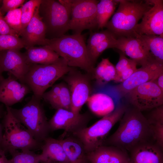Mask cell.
Returning <instances> with one entry per match:
<instances>
[{"label": "cell", "mask_w": 163, "mask_h": 163, "mask_svg": "<svg viewBox=\"0 0 163 163\" xmlns=\"http://www.w3.org/2000/svg\"><path fill=\"white\" fill-rule=\"evenodd\" d=\"M3 72L2 71L0 66V79H1L3 77L2 75V74Z\"/></svg>", "instance_id": "7bdbcfd3"}, {"label": "cell", "mask_w": 163, "mask_h": 163, "mask_svg": "<svg viewBox=\"0 0 163 163\" xmlns=\"http://www.w3.org/2000/svg\"><path fill=\"white\" fill-rule=\"evenodd\" d=\"M39 12L46 27L47 39L59 37L69 30L70 13L58 0H42Z\"/></svg>", "instance_id": "ba28073f"}, {"label": "cell", "mask_w": 163, "mask_h": 163, "mask_svg": "<svg viewBox=\"0 0 163 163\" xmlns=\"http://www.w3.org/2000/svg\"><path fill=\"white\" fill-rule=\"evenodd\" d=\"M137 64H135L125 70L117 75L114 82L116 83H122L128 78L137 69Z\"/></svg>", "instance_id": "8d00e7d4"}, {"label": "cell", "mask_w": 163, "mask_h": 163, "mask_svg": "<svg viewBox=\"0 0 163 163\" xmlns=\"http://www.w3.org/2000/svg\"><path fill=\"white\" fill-rule=\"evenodd\" d=\"M39 6L35 9L28 25L19 34L26 49L36 45L44 46L47 44L46 27L39 14Z\"/></svg>", "instance_id": "ac0fdd59"}, {"label": "cell", "mask_w": 163, "mask_h": 163, "mask_svg": "<svg viewBox=\"0 0 163 163\" xmlns=\"http://www.w3.org/2000/svg\"><path fill=\"white\" fill-rule=\"evenodd\" d=\"M42 0H30L23 4L21 7L22 31L26 27L30 22L35 9L40 6Z\"/></svg>", "instance_id": "f546056e"}, {"label": "cell", "mask_w": 163, "mask_h": 163, "mask_svg": "<svg viewBox=\"0 0 163 163\" xmlns=\"http://www.w3.org/2000/svg\"><path fill=\"white\" fill-rule=\"evenodd\" d=\"M70 12L69 30L73 34H82L85 30L98 28L96 0H69Z\"/></svg>", "instance_id": "9c48e42d"}, {"label": "cell", "mask_w": 163, "mask_h": 163, "mask_svg": "<svg viewBox=\"0 0 163 163\" xmlns=\"http://www.w3.org/2000/svg\"><path fill=\"white\" fill-rule=\"evenodd\" d=\"M40 163H66L52 162V161H42L40 162Z\"/></svg>", "instance_id": "b9f144b4"}, {"label": "cell", "mask_w": 163, "mask_h": 163, "mask_svg": "<svg viewBox=\"0 0 163 163\" xmlns=\"http://www.w3.org/2000/svg\"><path fill=\"white\" fill-rule=\"evenodd\" d=\"M115 48L141 66L156 62L143 43L135 37H117Z\"/></svg>", "instance_id": "4fadbf2b"}, {"label": "cell", "mask_w": 163, "mask_h": 163, "mask_svg": "<svg viewBox=\"0 0 163 163\" xmlns=\"http://www.w3.org/2000/svg\"><path fill=\"white\" fill-rule=\"evenodd\" d=\"M46 46L62 58L69 66L78 67L92 74L94 65L89 57L83 35L65 34L48 39Z\"/></svg>", "instance_id": "3957f363"}, {"label": "cell", "mask_w": 163, "mask_h": 163, "mask_svg": "<svg viewBox=\"0 0 163 163\" xmlns=\"http://www.w3.org/2000/svg\"><path fill=\"white\" fill-rule=\"evenodd\" d=\"M23 48H24V43L19 36L0 35V52L11 49L20 50Z\"/></svg>", "instance_id": "4dcf8cb0"}, {"label": "cell", "mask_w": 163, "mask_h": 163, "mask_svg": "<svg viewBox=\"0 0 163 163\" xmlns=\"http://www.w3.org/2000/svg\"><path fill=\"white\" fill-rule=\"evenodd\" d=\"M23 54L27 62L31 64H50L56 62L60 57L46 46L30 47L26 49Z\"/></svg>", "instance_id": "44dd1931"}, {"label": "cell", "mask_w": 163, "mask_h": 163, "mask_svg": "<svg viewBox=\"0 0 163 163\" xmlns=\"http://www.w3.org/2000/svg\"><path fill=\"white\" fill-rule=\"evenodd\" d=\"M69 163H89L84 147L77 138L59 139Z\"/></svg>", "instance_id": "603a6c76"}, {"label": "cell", "mask_w": 163, "mask_h": 163, "mask_svg": "<svg viewBox=\"0 0 163 163\" xmlns=\"http://www.w3.org/2000/svg\"><path fill=\"white\" fill-rule=\"evenodd\" d=\"M41 99L33 94L30 100L21 108L10 107V109L15 118L34 138L42 143L47 137L50 130Z\"/></svg>", "instance_id": "8992f818"}, {"label": "cell", "mask_w": 163, "mask_h": 163, "mask_svg": "<svg viewBox=\"0 0 163 163\" xmlns=\"http://www.w3.org/2000/svg\"><path fill=\"white\" fill-rule=\"evenodd\" d=\"M5 153L2 149H0V163H11V159L7 158Z\"/></svg>", "instance_id": "ab89813d"}, {"label": "cell", "mask_w": 163, "mask_h": 163, "mask_svg": "<svg viewBox=\"0 0 163 163\" xmlns=\"http://www.w3.org/2000/svg\"><path fill=\"white\" fill-rule=\"evenodd\" d=\"M43 142L41 149L43 161L69 163L59 139L47 137Z\"/></svg>", "instance_id": "cb8c5ba5"}, {"label": "cell", "mask_w": 163, "mask_h": 163, "mask_svg": "<svg viewBox=\"0 0 163 163\" xmlns=\"http://www.w3.org/2000/svg\"><path fill=\"white\" fill-rule=\"evenodd\" d=\"M88 121L86 114L60 108L57 110L48 121V125L50 131L62 129L73 134L87 127Z\"/></svg>", "instance_id": "8fae6325"}, {"label": "cell", "mask_w": 163, "mask_h": 163, "mask_svg": "<svg viewBox=\"0 0 163 163\" xmlns=\"http://www.w3.org/2000/svg\"><path fill=\"white\" fill-rule=\"evenodd\" d=\"M134 37L139 39L150 52L155 61L163 65V37L152 35L135 34Z\"/></svg>", "instance_id": "484cf974"}, {"label": "cell", "mask_w": 163, "mask_h": 163, "mask_svg": "<svg viewBox=\"0 0 163 163\" xmlns=\"http://www.w3.org/2000/svg\"><path fill=\"white\" fill-rule=\"evenodd\" d=\"M11 163H40L43 160L42 155L33 151L26 150L19 152L16 150L10 154Z\"/></svg>", "instance_id": "f1b7e54d"}, {"label": "cell", "mask_w": 163, "mask_h": 163, "mask_svg": "<svg viewBox=\"0 0 163 163\" xmlns=\"http://www.w3.org/2000/svg\"><path fill=\"white\" fill-rule=\"evenodd\" d=\"M126 109L124 105L118 106L112 112L91 126L73 134L82 143L86 153L103 145L110 130L121 119Z\"/></svg>", "instance_id": "52a82bcc"}, {"label": "cell", "mask_w": 163, "mask_h": 163, "mask_svg": "<svg viewBox=\"0 0 163 163\" xmlns=\"http://www.w3.org/2000/svg\"><path fill=\"white\" fill-rule=\"evenodd\" d=\"M92 74L97 83L100 85L111 81L114 82L117 76L115 66L108 58H103L96 67H94Z\"/></svg>", "instance_id": "d4e9b609"}, {"label": "cell", "mask_w": 163, "mask_h": 163, "mask_svg": "<svg viewBox=\"0 0 163 163\" xmlns=\"http://www.w3.org/2000/svg\"><path fill=\"white\" fill-rule=\"evenodd\" d=\"M89 163H128L130 160L127 152L117 147L102 145L86 153Z\"/></svg>", "instance_id": "d6986e66"}, {"label": "cell", "mask_w": 163, "mask_h": 163, "mask_svg": "<svg viewBox=\"0 0 163 163\" xmlns=\"http://www.w3.org/2000/svg\"><path fill=\"white\" fill-rule=\"evenodd\" d=\"M86 103L91 112L99 117L106 116L115 109V104L112 98L104 93L93 94L89 96Z\"/></svg>", "instance_id": "7402d4cb"}, {"label": "cell", "mask_w": 163, "mask_h": 163, "mask_svg": "<svg viewBox=\"0 0 163 163\" xmlns=\"http://www.w3.org/2000/svg\"><path fill=\"white\" fill-rule=\"evenodd\" d=\"M153 82L163 91V71L151 80Z\"/></svg>", "instance_id": "f35d334b"}, {"label": "cell", "mask_w": 163, "mask_h": 163, "mask_svg": "<svg viewBox=\"0 0 163 163\" xmlns=\"http://www.w3.org/2000/svg\"><path fill=\"white\" fill-rule=\"evenodd\" d=\"M118 1V8L105 27L117 38L134 37L139 21L152 6L151 0Z\"/></svg>", "instance_id": "7a4b0ae2"}, {"label": "cell", "mask_w": 163, "mask_h": 163, "mask_svg": "<svg viewBox=\"0 0 163 163\" xmlns=\"http://www.w3.org/2000/svg\"><path fill=\"white\" fill-rule=\"evenodd\" d=\"M3 122L4 132L1 144L2 149L10 154L20 149L31 151L41 149L42 143L36 140L29 131L15 118L10 107L6 106Z\"/></svg>", "instance_id": "277c9868"}, {"label": "cell", "mask_w": 163, "mask_h": 163, "mask_svg": "<svg viewBox=\"0 0 163 163\" xmlns=\"http://www.w3.org/2000/svg\"><path fill=\"white\" fill-rule=\"evenodd\" d=\"M11 34L19 36L11 28L5 20L0 7V35Z\"/></svg>", "instance_id": "74e56055"}, {"label": "cell", "mask_w": 163, "mask_h": 163, "mask_svg": "<svg viewBox=\"0 0 163 163\" xmlns=\"http://www.w3.org/2000/svg\"><path fill=\"white\" fill-rule=\"evenodd\" d=\"M61 83L53 86L49 91L43 94L42 98L48 102L52 106L57 101L60 94Z\"/></svg>", "instance_id": "836d02e7"}, {"label": "cell", "mask_w": 163, "mask_h": 163, "mask_svg": "<svg viewBox=\"0 0 163 163\" xmlns=\"http://www.w3.org/2000/svg\"><path fill=\"white\" fill-rule=\"evenodd\" d=\"M4 18L11 28L19 36L22 31L21 8L8 12Z\"/></svg>", "instance_id": "d6a6232c"}, {"label": "cell", "mask_w": 163, "mask_h": 163, "mask_svg": "<svg viewBox=\"0 0 163 163\" xmlns=\"http://www.w3.org/2000/svg\"><path fill=\"white\" fill-rule=\"evenodd\" d=\"M162 150L154 143L140 145L130 152L133 163H163Z\"/></svg>", "instance_id": "ffe728a7"}, {"label": "cell", "mask_w": 163, "mask_h": 163, "mask_svg": "<svg viewBox=\"0 0 163 163\" xmlns=\"http://www.w3.org/2000/svg\"><path fill=\"white\" fill-rule=\"evenodd\" d=\"M117 42V38L114 36L98 42L88 51L89 57L93 63L94 64L97 58L105 50L110 48H115Z\"/></svg>", "instance_id": "83f0119b"}, {"label": "cell", "mask_w": 163, "mask_h": 163, "mask_svg": "<svg viewBox=\"0 0 163 163\" xmlns=\"http://www.w3.org/2000/svg\"><path fill=\"white\" fill-rule=\"evenodd\" d=\"M25 0H3L0 8L1 12L3 15L6 13L16 9L22 6L25 2Z\"/></svg>", "instance_id": "d590c367"}, {"label": "cell", "mask_w": 163, "mask_h": 163, "mask_svg": "<svg viewBox=\"0 0 163 163\" xmlns=\"http://www.w3.org/2000/svg\"><path fill=\"white\" fill-rule=\"evenodd\" d=\"M2 111V108L0 105V116ZM2 127L0 123V149H2L1 144L3 134L2 132Z\"/></svg>", "instance_id": "60d3db41"}, {"label": "cell", "mask_w": 163, "mask_h": 163, "mask_svg": "<svg viewBox=\"0 0 163 163\" xmlns=\"http://www.w3.org/2000/svg\"><path fill=\"white\" fill-rule=\"evenodd\" d=\"M118 4V0H101L99 1L97 6L98 29H102L105 27Z\"/></svg>", "instance_id": "4316f807"}, {"label": "cell", "mask_w": 163, "mask_h": 163, "mask_svg": "<svg viewBox=\"0 0 163 163\" xmlns=\"http://www.w3.org/2000/svg\"><path fill=\"white\" fill-rule=\"evenodd\" d=\"M126 96L133 107L141 112L163 104V91L152 81L138 86Z\"/></svg>", "instance_id": "30bf717a"}, {"label": "cell", "mask_w": 163, "mask_h": 163, "mask_svg": "<svg viewBox=\"0 0 163 163\" xmlns=\"http://www.w3.org/2000/svg\"><path fill=\"white\" fill-rule=\"evenodd\" d=\"M69 72L71 74L65 79L71 95V111L78 113L90 96L91 85L86 76L73 69Z\"/></svg>", "instance_id": "7c38bea8"}, {"label": "cell", "mask_w": 163, "mask_h": 163, "mask_svg": "<svg viewBox=\"0 0 163 163\" xmlns=\"http://www.w3.org/2000/svg\"><path fill=\"white\" fill-rule=\"evenodd\" d=\"M163 71V65L157 62L141 66L137 69L127 79L116 86V89L121 97L138 86L152 80Z\"/></svg>", "instance_id": "2e32d148"}, {"label": "cell", "mask_w": 163, "mask_h": 163, "mask_svg": "<svg viewBox=\"0 0 163 163\" xmlns=\"http://www.w3.org/2000/svg\"><path fill=\"white\" fill-rule=\"evenodd\" d=\"M20 50L11 49L0 52V66L3 72H7L24 84L25 77L31 64L26 61Z\"/></svg>", "instance_id": "9a60e30c"}, {"label": "cell", "mask_w": 163, "mask_h": 163, "mask_svg": "<svg viewBox=\"0 0 163 163\" xmlns=\"http://www.w3.org/2000/svg\"><path fill=\"white\" fill-rule=\"evenodd\" d=\"M128 163H133L130 160V161Z\"/></svg>", "instance_id": "ee69618b"}, {"label": "cell", "mask_w": 163, "mask_h": 163, "mask_svg": "<svg viewBox=\"0 0 163 163\" xmlns=\"http://www.w3.org/2000/svg\"><path fill=\"white\" fill-rule=\"evenodd\" d=\"M119 58L118 62L115 66L117 75L131 66L137 63L134 60L127 58L122 52L118 50Z\"/></svg>", "instance_id": "e575fe53"}, {"label": "cell", "mask_w": 163, "mask_h": 163, "mask_svg": "<svg viewBox=\"0 0 163 163\" xmlns=\"http://www.w3.org/2000/svg\"><path fill=\"white\" fill-rule=\"evenodd\" d=\"M116 131L106 139L103 145H112L126 152L149 143H154L152 130L142 112L133 107L126 109Z\"/></svg>", "instance_id": "6da1fadb"}, {"label": "cell", "mask_w": 163, "mask_h": 163, "mask_svg": "<svg viewBox=\"0 0 163 163\" xmlns=\"http://www.w3.org/2000/svg\"><path fill=\"white\" fill-rule=\"evenodd\" d=\"M151 1L152 6L144 14L141 21L137 25L135 34L163 37V1Z\"/></svg>", "instance_id": "5bb4252c"}, {"label": "cell", "mask_w": 163, "mask_h": 163, "mask_svg": "<svg viewBox=\"0 0 163 163\" xmlns=\"http://www.w3.org/2000/svg\"><path fill=\"white\" fill-rule=\"evenodd\" d=\"M52 107L56 110L61 108L71 110V97L67 85L61 83L59 95L57 101Z\"/></svg>", "instance_id": "1f68e13d"}, {"label": "cell", "mask_w": 163, "mask_h": 163, "mask_svg": "<svg viewBox=\"0 0 163 163\" xmlns=\"http://www.w3.org/2000/svg\"><path fill=\"white\" fill-rule=\"evenodd\" d=\"M72 68L69 66L61 57L50 64H32L25 77L24 84L29 87L34 95L41 99L45 91Z\"/></svg>", "instance_id": "5b68a950"}, {"label": "cell", "mask_w": 163, "mask_h": 163, "mask_svg": "<svg viewBox=\"0 0 163 163\" xmlns=\"http://www.w3.org/2000/svg\"><path fill=\"white\" fill-rule=\"evenodd\" d=\"M31 91L27 85L18 82L10 74L0 79V102L5 106L11 107L21 102Z\"/></svg>", "instance_id": "e0dca14e"}]
</instances>
